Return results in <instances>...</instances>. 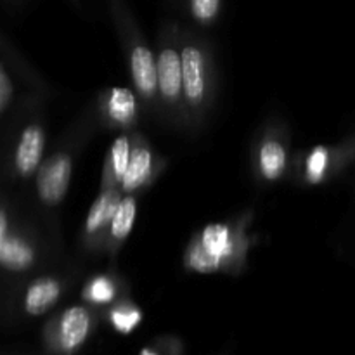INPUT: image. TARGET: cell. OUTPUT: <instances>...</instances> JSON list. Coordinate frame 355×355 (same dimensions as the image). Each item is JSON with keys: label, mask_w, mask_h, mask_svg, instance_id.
Masks as SVG:
<instances>
[{"label": "cell", "mask_w": 355, "mask_h": 355, "mask_svg": "<svg viewBox=\"0 0 355 355\" xmlns=\"http://www.w3.org/2000/svg\"><path fill=\"white\" fill-rule=\"evenodd\" d=\"M234 250L232 232L224 224H210L193 239L186 255L189 269L201 274H210L222 266Z\"/></svg>", "instance_id": "1"}, {"label": "cell", "mask_w": 355, "mask_h": 355, "mask_svg": "<svg viewBox=\"0 0 355 355\" xmlns=\"http://www.w3.org/2000/svg\"><path fill=\"white\" fill-rule=\"evenodd\" d=\"M71 177V159L66 155H55L42 165L37 175L38 194L45 203H58L62 200Z\"/></svg>", "instance_id": "2"}, {"label": "cell", "mask_w": 355, "mask_h": 355, "mask_svg": "<svg viewBox=\"0 0 355 355\" xmlns=\"http://www.w3.org/2000/svg\"><path fill=\"white\" fill-rule=\"evenodd\" d=\"M90 331V315L83 307H71L62 312L55 329V347L71 354L87 340Z\"/></svg>", "instance_id": "3"}, {"label": "cell", "mask_w": 355, "mask_h": 355, "mask_svg": "<svg viewBox=\"0 0 355 355\" xmlns=\"http://www.w3.org/2000/svg\"><path fill=\"white\" fill-rule=\"evenodd\" d=\"M182 82L184 94L193 104L201 103L205 96V62L196 47L182 49Z\"/></svg>", "instance_id": "4"}, {"label": "cell", "mask_w": 355, "mask_h": 355, "mask_svg": "<svg viewBox=\"0 0 355 355\" xmlns=\"http://www.w3.org/2000/svg\"><path fill=\"white\" fill-rule=\"evenodd\" d=\"M158 87L165 99H177L180 89H184L182 82V58L173 49H165L158 55Z\"/></svg>", "instance_id": "5"}, {"label": "cell", "mask_w": 355, "mask_h": 355, "mask_svg": "<svg viewBox=\"0 0 355 355\" xmlns=\"http://www.w3.org/2000/svg\"><path fill=\"white\" fill-rule=\"evenodd\" d=\"M132 66V78H134L135 87L146 97L153 96L158 87V66H156L153 52L144 45H137L132 51L130 58Z\"/></svg>", "instance_id": "6"}, {"label": "cell", "mask_w": 355, "mask_h": 355, "mask_svg": "<svg viewBox=\"0 0 355 355\" xmlns=\"http://www.w3.org/2000/svg\"><path fill=\"white\" fill-rule=\"evenodd\" d=\"M44 151V132L37 125H31L21 135L16 151V168L21 175H30L38 166Z\"/></svg>", "instance_id": "7"}, {"label": "cell", "mask_w": 355, "mask_h": 355, "mask_svg": "<svg viewBox=\"0 0 355 355\" xmlns=\"http://www.w3.org/2000/svg\"><path fill=\"white\" fill-rule=\"evenodd\" d=\"M61 293V286L52 277L38 279L28 288L26 297H24V311L30 315H42L47 312Z\"/></svg>", "instance_id": "8"}, {"label": "cell", "mask_w": 355, "mask_h": 355, "mask_svg": "<svg viewBox=\"0 0 355 355\" xmlns=\"http://www.w3.org/2000/svg\"><path fill=\"white\" fill-rule=\"evenodd\" d=\"M151 151L146 146H135L130 153V162H128L127 173H125L123 180H121L123 191L132 193V191L144 186L149 177H151Z\"/></svg>", "instance_id": "9"}, {"label": "cell", "mask_w": 355, "mask_h": 355, "mask_svg": "<svg viewBox=\"0 0 355 355\" xmlns=\"http://www.w3.org/2000/svg\"><path fill=\"white\" fill-rule=\"evenodd\" d=\"M0 262L7 270H24L33 262V250L16 236L0 238Z\"/></svg>", "instance_id": "10"}, {"label": "cell", "mask_w": 355, "mask_h": 355, "mask_svg": "<svg viewBox=\"0 0 355 355\" xmlns=\"http://www.w3.org/2000/svg\"><path fill=\"white\" fill-rule=\"evenodd\" d=\"M120 201V193L116 189H104V193L94 201L92 208H90L89 217H87L85 222L87 232L92 234V232L103 229L106 224H111Z\"/></svg>", "instance_id": "11"}, {"label": "cell", "mask_w": 355, "mask_h": 355, "mask_svg": "<svg viewBox=\"0 0 355 355\" xmlns=\"http://www.w3.org/2000/svg\"><path fill=\"white\" fill-rule=\"evenodd\" d=\"M130 142L125 135L118 137L116 141L113 142L110 149V155H107V165H106V172H104V186L111 184L121 182L127 173L128 168V162H130Z\"/></svg>", "instance_id": "12"}, {"label": "cell", "mask_w": 355, "mask_h": 355, "mask_svg": "<svg viewBox=\"0 0 355 355\" xmlns=\"http://www.w3.org/2000/svg\"><path fill=\"white\" fill-rule=\"evenodd\" d=\"M286 166V151L277 141H267L260 149V170L269 180L277 179Z\"/></svg>", "instance_id": "13"}, {"label": "cell", "mask_w": 355, "mask_h": 355, "mask_svg": "<svg viewBox=\"0 0 355 355\" xmlns=\"http://www.w3.org/2000/svg\"><path fill=\"white\" fill-rule=\"evenodd\" d=\"M107 113L111 120L116 123L125 125L132 121L135 114V97L128 89L114 87L110 94V103H107Z\"/></svg>", "instance_id": "14"}, {"label": "cell", "mask_w": 355, "mask_h": 355, "mask_svg": "<svg viewBox=\"0 0 355 355\" xmlns=\"http://www.w3.org/2000/svg\"><path fill=\"white\" fill-rule=\"evenodd\" d=\"M135 214H137V207H135L134 198H123L120 205H118L113 220H111V236L114 239H125L130 234L132 225H134L135 220Z\"/></svg>", "instance_id": "15"}, {"label": "cell", "mask_w": 355, "mask_h": 355, "mask_svg": "<svg viewBox=\"0 0 355 355\" xmlns=\"http://www.w3.org/2000/svg\"><path fill=\"white\" fill-rule=\"evenodd\" d=\"M113 297L114 286L107 277H96V279L87 286L85 298L97 302V304H106V302L113 300Z\"/></svg>", "instance_id": "16"}, {"label": "cell", "mask_w": 355, "mask_h": 355, "mask_svg": "<svg viewBox=\"0 0 355 355\" xmlns=\"http://www.w3.org/2000/svg\"><path fill=\"white\" fill-rule=\"evenodd\" d=\"M329 153L326 148H315L307 159V179L311 182H319L324 175V170L328 166Z\"/></svg>", "instance_id": "17"}, {"label": "cell", "mask_w": 355, "mask_h": 355, "mask_svg": "<svg viewBox=\"0 0 355 355\" xmlns=\"http://www.w3.org/2000/svg\"><path fill=\"white\" fill-rule=\"evenodd\" d=\"M189 9L194 19L200 23H210L220 10V0H189Z\"/></svg>", "instance_id": "18"}, {"label": "cell", "mask_w": 355, "mask_h": 355, "mask_svg": "<svg viewBox=\"0 0 355 355\" xmlns=\"http://www.w3.org/2000/svg\"><path fill=\"white\" fill-rule=\"evenodd\" d=\"M114 326H116L120 331H130L135 324L141 319V312L137 309L130 307V305H123V307H118L116 311L111 314Z\"/></svg>", "instance_id": "19"}, {"label": "cell", "mask_w": 355, "mask_h": 355, "mask_svg": "<svg viewBox=\"0 0 355 355\" xmlns=\"http://www.w3.org/2000/svg\"><path fill=\"white\" fill-rule=\"evenodd\" d=\"M12 83H10L9 75H7L6 68H0V111H6L9 106V101L12 97Z\"/></svg>", "instance_id": "20"}, {"label": "cell", "mask_w": 355, "mask_h": 355, "mask_svg": "<svg viewBox=\"0 0 355 355\" xmlns=\"http://www.w3.org/2000/svg\"><path fill=\"white\" fill-rule=\"evenodd\" d=\"M7 234H9V232H7V214L2 211V214H0V238H3V236Z\"/></svg>", "instance_id": "21"}]
</instances>
